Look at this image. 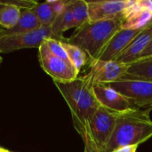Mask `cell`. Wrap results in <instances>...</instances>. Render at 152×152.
Segmentation results:
<instances>
[{
    "label": "cell",
    "instance_id": "1",
    "mask_svg": "<svg viewBox=\"0 0 152 152\" xmlns=\"http://www.w3.org/2000/svg\"><path fill=\"white\" fill-rule=\"evenodd\" d=\"M53 82L70 110L75 129L84 140L93 116L101 107L93 84L86 75L69 82Z\"/></svg>",
    "mask_w": 152,
    "mask_h": 152
},
{
    "label": "cell",
    "instance_id": "2",
    "mask_svg": "<svg viewBox=\"0 0 152 152\" xmlns=\"http://www.w3.org/2000/svg\"><path fill=\"white\" fill-rule=\"evenodd\" d=\"M151 110L134 109L118 113L114 132L105 152L128 145H140L152 138Z\"/></svg>",
    "mask_w": 152,
    "mask_h": 152
},
{
    "label": "cell",
    "instance_id": "3",
    "mask_svg": "<svg viewBox=\"0 0 152 152\" xmlns=\"http://www.w3.org/2000/svg\"><path fill=\"white\" fill-rule=\"evenodd\" d=\"M122 18L87 22L75 32L67 42L81 48L90 61L97 60L110 38L121 28Z\"/></svg>",
    "mask_w": 152,
    "mask_h": 152
},
{
    "label": "cell",
    "instance_id": "4",
    "mask_svg": "<svg viewBox=\"0 0 152 152\" xmlns=\"http://www.w3.org/2000/svg\"><path fill=\"white\" fill-rule=\"evenodd\" d=\"M118 113L100 107L93 116L86 135L83 140L85 146L99 152H105L107 144L114 132Z\"/></svg>",
    "mask_w": 152,
    "mask_h": 152
},
{
    "label": "cell",
    "instance_id": "5",
    "mask_svg": "<svg viewBox=\"0 0 152 152\" xmlns=\"http://www.w3.org/2000/svg\"><path fill=\"white\" fill-rule=\"evenodd\" d=\"M106 85L126 97L135 109L152 110V82L122 77Z\"/></svg>",
    "mask_w": 152,
    "mask_h": 152
},
{
    "label": "cell",
    "instance_id": "6",
    "mask_svg": "<svg viewBox=\"0 0 152 152\" xmlns=\"http://www.w3.org/2000/svg\"><path fill=\"white\" fill-rule=\"evenodd\" d=\"M38 57L42 69L52 77L53 81L69 82L78 76L71 62L53 54L45 42L38 48Z\"/></svg>",
    "mask_w": 152,
    "mask_h": 152
},
{
    "label": "cell",
    "instance_id": "7",
    "mask_svg": "<svg viewBox=\"0 0 152 152\" xmlns=\"http://www.w3.org/2000/svg\"><path fill=\"white\" fill-rule=\"evenodd\" d=\"M47 38H53L51 27H41L37 30L26 33L0 36V53H9L24 48H39Z\"/></svg>",
    "mask_w": 152,
    "mask_h": 152
},
{
    "label": "cell",
    "instance_id": "8",
    "mask_svg": "<svg viewBox=\"0 0 152 152\" xmlns=\"http://www.w3.org/2000/svg\"><path fill=\"white\" fill-rule=\"evenodd\" d=\"M151 22L152 0H127L121 28L141 30Z\"/></svg>",
    "mask_w": 152,
    "mask_h": 152
},
{
    "label": "cell",
    "instance_id": "9",
    "mask_svg": "<svg viewBox=\"0 0 152 152\" xmlns=\"http://www.w3.org/2000/svg\"><path fill=\"white\" fill-rule=\"evenodd\" d=\"M90 72L86 75L93 86L106 85L121 79L126 73L128 65L117 61H90Z\"/></svg>",
    "mask_w": 152,
    "mask_h": 152
},
{
    "label": "cell",
    "instance_id": "10",
    "mask_svg": "<svg viewBox=\"0 0 152 152\" xmlns=\"http://www.w3.org/2000/svg\"><path fill=\"white\" fill-rule=\"evenodd\" d=\"M94 93L100 105L116 113H124L135 109L131 102L108 85L94 86Z\"/></svg>",
    "mask_w": 152,
    "mask_h": 152
},
{
    "label": "cell",
    "instance_id": "11",
    "mask_svg": "<svg viewBox=\"0 0 152 152\" xmlns=\"http://www.w3.org/2000/svg\"><path fill=\"white\" fill-rule=\"evenodd\" d=\"M127 0H100L87 1L89 21L113 20L122 18Z\"/></svg>",
    "mask_w": 152,
    "mask_h": 152
},
{
    "label": "cell",
    "instance_id": "12",
    "mask_svg": "<svg viewBox=\"0 0 152 152\" xmlns=\"http://www.w3.org/2000/svg\"><path fill=\"white\" fill-rule=\"evenodd\" d=\"M134 29L120 28L109 41L105 48L97 60L101 61H116L118 57L124 52L133 39L142 31Z\"/></svg>",
    "mask_w": 152,
    "mask_h": 152
},
{
    "label": "cell",
    "instance_id": "13",
    "mask_svg": "<svg viewBox=\"0 0 152 152\" xmlns=\"http://www.w3.org/2000/svg\"><path fill=\"white\" fill-rule=\"evenodd\" d=\"M152 39V22L144 28L128 45L124 52L116 60L120 63L126 65L138 60L142 54L143 51L149 45Z\"/></svg>",
    "mask_w": 152,
    "mask_h": 152
},
{
    "label": "cell",
    "instance_id": "14",
    "mask_svg": "<svg viewBox=\"0 0 152 152\" xmlns=\"http://www.w3.org/2000/svg\"><path fill=\"white\" fill-rule=\"evenodd\" d=\"M42 25L37 20L34 11L32 9H20V16L15 26L9 29L3 28L0 30V36L12 35V34H20L37 30L40 28Z\"/></svg>",
    "mask_w": 152,
    "mask_h": 152
},
{
    "label": "cell",
    "instance_id": "15",
    "mask_svg": "<svg viewBox=\"0 0 152 152\" xmlns=\"http://www.w3.org/2000/svg\"><path fill=\"white\" fill-rule=\"evenodd\" d=\"M123 77L152 82V56L139 58L129 64Z\"/></svg>",
    "mask_w": 152,
    "mask_h": 152
},
{
    "label": "cell",
    "instance_id": "16",
    "mask_svg": "<svg viewBox=\"0 0 152 152\" xmlns=\"http://www.w3.org/2000/svg\"><path fill=\"white\" fill-rule=\"evenodd\" d=\"M72 28H76V26H75L71 11L67 3V6L65 10L55 18L53 23L51 26V30H52L53 38L60 40V41H66V38H64L62 35L65 31Z\"/></svg>",
    "mask_w": 152,
    "mask_h": 152
},
{
    "label": "cell",
    "instance_id": "17",
    "mask_svg": "<svg viewBox=\"0 0 152 152\" xmlns=\"http://www.w3.org/2000/svg\"><path fill=\"white\" fill-rule=\"evenodd\" d=\"M20 16V8L12 1H0V26L9 29L16 25Z\"/></svg>",
    "mask_w": 152,
    "mask_h": 152
},
{
    "label": "cell",
    "instance_id": "18",
    "mask_svg": "<svg viewBox=\"0 0 152 152\" xmlns=\"http://www.w3.org/2000/svg\"><path fill=\"white\" fill-rule=\"evenodd\" d=\"M68 5L71 11L76 28H80L89 22L88 4L86 0H71L68 1Z\"/></svg>",
    "mask_w": 152,
    "mask_h": 152
},
{
    "label": "cell",
    "instance_id": "19",
    "mask_svg": "<svg viewBox=\"0 0 152 152\" xmlns=\"http://www.w3.org/2000/svg\"><path fill=\"white\" fill-rule=\"evenodd\" d=\"M61 43L67 53L69 61L74 66L76 70L79 73L81 69L86 64L87 59H89L87 54L78 46L68 43L67 39L66 41H61Z\"/></svg>",
    "mask_w": 152,
    "mask_h": 152
},
{
    "label": "cell",
    "instance_id": "20",
    "mask_svg": "<svg viewBox=\"0 0 152 152\" xmlns=\"http://www.w3.org/2000/svg\"><path fill=\"white\" fill-rule=\"evenodd\" d=\"M37 20H39L40 24L42 27H51L52 24L53 23L55 20V15L48 3V1L41 3V4H37L34 7L31 8Z\"/></svg>",
    "mask_w": 152,
    "mask_h": 152
},
{
    "label": "cell",
    "instance_id": "21",
    "mask_svg": "<svg viewBox=\"0 0 152 152\" xmlns=\"http://www.w3.org/2000/svg\"><path fill=\"white\" fill-rule=\"evenodd\" d=\"M45 43L47 45L50 52L54 54L55 56L64 60V61H69V58H68V55H67V53L62 45V43L61 41L60 40H57V39H54V38H47L45 40ZM70 62V61H69Z\"/></svg>",
    "mask_w": 152,
    "mask_h": 152
},
{
    "label": "cell",
    "instance_id": "22",
    "mask_svg": "<svg viewBox=\"0 0 152 152\" xmlns=\"http://www.w3.org/2000/svg\"><path fill=\"white\" fill-rule=\"evenodd\" d=\"M48 3L51 6L55 17H57L65 10L68 1H63V0H53V1H52V0H49Z\"/></svg>",
    "mask_w": 152,
    "mask_h": 152
},
{
    "label": "cell",
    "instance_id": "23",
    "mask_svg": "<svg viewBox=\"0 0 152 152\" xmlns=\"http://www.w3.org/2000/svg\"><path fill=\"white\" fill-rule=\"evenodd\" d=\"M139 145H128V146H123L119 147L118 149L113 150L110 152H137Z\"/></svg>",
    "mask_w": 152,
    "mask_h": 152
},
{
    "label": "cell",
    "instance_id": "24",
    "mask_svg": "<svg viewBox=\"0 0 152 152\" xmlns=\"http://www.w3.org/2000/svg\"><path fill=\"white\" fill-rule=\"evenodd\" d=\"M150 56H152V39L151 43L149 44V45L143 51V53H142V54L141 55L140 58H145V57H150Z\"/></svg>",
    "mask_w": 152,
    "mask_h": 152
},
{
    "label": "cell",
    "instance_id": "25",
    "mask_svg": "<svg viewBox=\"0 0 152 152\" xmlns=\"http://www.w3.org/2000/svg\"><path fill=\"white\" fill-rule=\"evenodd\" d=\"M84 152H99L97 151H95L94 149L89 147V146H85V151Z\"/></svg>",
    "mask_w": 152,
    "mask_h": 152
},
{
    "label": "cell",
    "instance_id": "26",
    "mask_svg": "<svg viewBox=\"0 0 152 152\" xmlns=\"http://www.w3.org/2000/svg\"><path fill=\"white\" fill-rule=\"evenodd\" d=\"M8 151H6V150H4V149H3V148H1L0 147V152H7Z\"/></svg>",
    "mask_w": 152,
    "mask_h": 152
},
{
    "label": "cell",
    "instance_id": "27",
    "mask_svg": "<svg viewBox=\"0 0 152 152\" xmlns=\"http://www.w3.org/2000/svg\"><path fill=\"white\" fill-rule=\"evenodd\" d=\"M1 62H2V58L0 57V63H1Z\"/></svg>",
    "mask_w": 152,
    "mask_h": 152
},
{
    "label": "cell",
    "instance_id": "28",
    "mask_svg": "<svg viewBox=\"0 0 152 152\" xmlns=\"http://www.w3.org/2000/svg\"><path fill=\"white\" fill-rule=\"evenodd\" d=\"M2 29H3V28H2V27L0 26V30H2Z\"/></svg>",
    "mask_w": 152,
    "mask_h": 152
},
{
    "label": "cell",
    "instance_id": "29",
    "mask_svg": "<svg viewBox=\"0 0 152 152\" xmlns=\"http://www.w3.org/2000/svg\"><path fill=\"white\" fill-rule=\"evenodd\" d=\"M7 152H10V151H7Z\"/></svg>",
    "mask_w": 152,
    "mask_h": 152
}]
</instances>
